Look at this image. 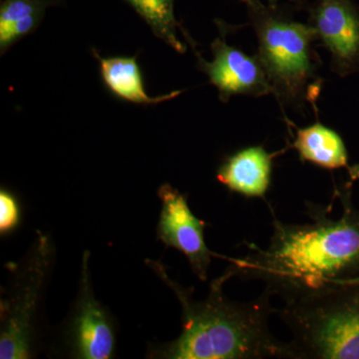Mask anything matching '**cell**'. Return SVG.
Returning a JSON list of instances; mask_svg holds the SVG:
<instances>
[{
  "label": "cell",
  "mask_w": 359,
  "mask_h": 359,
  "mask_svg": "<svg viewBox=\"0 0 359 359\" xmlns=\"http://www.w3.org/2000/svg\"><path fill=\"white\" fill-rule=\"evenodd\" d=\"M309 25L330 54V68L339 77L359 73V7L354 0H316L309 7Z\"/></svg>",
  "instance_id": "cell-7"
},
{
  "label": "cell",
  "mask_w": 359,
  "mask_h": 359,
  "mask_svg": "<svg viewBox=\"0 0 359 359\" xmlns=\"http://www.w3.org/2000/svg\"><path fill=\"white\" fill-rule=\"evenodd\" d=\"M94 57L100 65V74L104 84L113 95L122 100L139 105H157L176 98L183 91L170 92L157 97H151L146 93L140 66L137 55L131 57L115 56L102 57L96 49L92 50Z\"/></svg>",
  "instance_id": "cell-11"
},
{
  "label": "cell",
  "mask_w": 359,
  "mask_h": 359,
  "mask_svg": "<svg viewBox=\"0 0 359 359\" xmlns=\"http://www.w3.org/2000/svg\"><path fill=\"white\" fill-rule=\"evenodd\" d=\"M245 4L259 42L257 57L278 103L299 110L306 101L316 104L320 90V84L311 83L316 82L318 67L316 29L292 20L280 6H266L261 0Z\"/></svg>",
  "instance_id": "cell-4"
},
{
  "label": "cell",
  "mask_w": 359,
  "mask_h": 359,
  "mask_svg": "<svg viewBox=\"0 0 359 359\" xmlns=\"http://www.w3.org/2000/svg\"><path fill=\"white\" fill-rule=\"evenodd\" d=\"M292 359H359V280L330 283L283 299Z\"/></svg>",
  "instance_id": "cell-3"
},
{
  "label": "cell",
  "mask_w": 359,
  "mask_h": 359,
  "mask_svg": "<svg viewBox=\"0 0 359 359\" xmlns=\"http://www.w3.org/2000/svg\"><path fill=\"white\" fill-rule=\"evenodd\" d=\"M50 243L40 235L27 261L1 299L0 358L26 359L32 355L33 318L50 263Z\"/></svg>",
  "instance_id": "cell-5"
},
{
  "label": "cell",
  "mask_w": 359,
  "mask_h": 359,
  "mask_svg": "<svg viewBox=\"0 0 359 359\" xmlns=\"http://www.w3.org/2000/svg\"><path fill=\"white\" fill-rule=\"evenodd\" d=\"M65 0H2L0 6V52L6 53L13 44L32 34L43 20L49 7Z\"/></svg>",
  "instance_id": "cell-13"
},
{
  "label": "cell",
  "mask_w": 359,
  "mask_h": 359,
  "mask_svg": "<svg viewBox=\"0 0 359 359\" xmlns=\"http://www.w3.org/2000/svg\"><path fill=\"white\" fill-rule=\"evenodd\" d=\"M240 1L244 2V4H247V2L252 1V0H240ZM266 1L269 2V6H278L280 0H266ZM287 1L299 7H302L304 6V4H306L304 0H287Z\"/></svg>",
  "instance_id": "cell-16"
},
{
  "label": "cell",
  "mask_w": 359,
  "mask_h": 359,
  "mask_svg": "<svg viewBox=\"0 0 359 359\" xmlns=\"http://www.w3.org/2000/svg\"><path fill=\"white\" fill-rule=\"evenodd\" d=\"M273 157L275 154H269L263 146L243 149L226 158L217 179L231 192L264 198L271 184Z\"/></svg>",
  "instance_id": "cell-10"
},
{
  "label": "cell",
  "mask_w": 359,
  "mask_h": 359,
  "mask_svg": "<svg viewBox=\"0 0 359 359\" xmlns=\"http://www.w3.org/2000/svg\"><path fill=\"white\" fill-rule=\"evenodd\" d=\"M344 212L328 217L325 208L308 205L311 222L285 224L273 219L268 249L248 244L249 254L228 259L231 276L261 280L283 299L330 283L359 280V209L351 187L339 192Z\"/></svg>",
  "instance_id": "cell-1"
},
{
  "label": "cell",
  "mask_w": 359,
  "mask_h": 359,
  "mask_svg": "<svg viewBox=\"0 0 359 359\" xmlns=\"http://www.w3.org/2000/svg\"><path fill=\"white\" fill-rule=\"evenodd\" d=\"M162 209L157 226L158 238L166 245L183 252L194 273L202 282L208 278L212 257L218 255L208 249L205 242V223L191 211L185 195L169 184L158 191Z\"/></svg>",
  "instance_id": "cell-8"
},
{
  "label": "cell",
  "mask_w": 359,
  "mask_h": 359,
  "mask_svg": "<svg viewBox=\"0 0 359 359\" xmlns=\"http://www.w3.org/2000/svg\"><path fill=\"white\" fill-rule=\"evenodd\" d=\"M216 22L221 34L211 44L214 55L212 62L204 60L196 50L195 42L188 33L185 32L184 36L197 56L198 67L218 89L219 100L228 102L235 95L262 97L273 94V88L257 55H248L241 49L226 43L224 36L226 25L223 21Z\"/></svg>",
  "instance_id": "cell-6"
},
{
  "label": "cell",
  "mask_w": 359,
  "mask_h": 359,
  "mask_svg": "<svg viewBox=\"0 0 359 359\" xmlns=\"http://www.w3.org/2000/svg\"><path fill=\"white\" fill-rule=\"evenodd\" d=\"M150 26L155 36L178 53H185L186 46L178 39L183 26L175 18V0H122Z\"/></svg>",
  "instance_id": "cell-14"
},
{
  "label": "cell",
  "mask_w": 359,
  "mask_h": 359,
  "mask_svg": "<svg viewBox=\"0 0 359 359\" xmlns=\"http://www.w3.org/2000/svg\"><path fill=\"white\" fill-rule=\"evenodd\" d=\"M292 147L299 152L302 161L321 168H348V154L341 137L320 122L297 129Z\"/></svg>",
  "instance_id": "cell-12"
},
{
  "label": "cell",
  "mask_w": 359,
  "mask_h": 359,
  "mask_svg": "<svg viewBox=\"0 0 359 359\" xmlns=\"http://www.w3.org/2000/svg\"><path fill=\"white\" fill-rule=\"evenodd\" d=\"M20 222V207L15 198L6 190L0 192V231L11 233Z\"/></svg>",
  "instance_id": "cell-15"
},
{
  "label": "cell",
  "mask_w": 359,
  "mask_h": 359,
  "mask_svg": "<svg viewBox=\"0 0 359 359\" xmlns=\"http://www.w3.org/2000/svg\"><path fill=\"white\" fill-rule=\"evenodd\" d=\"M88 250L82 259L81 280L73 321V340L78 358L108 359L114 354L115 337L107 313L97 302L90 280Z\"/></svg>",
  "instance_id": "cell-9"
},
{
  "label": "cell",
  "mask_w": 359,
  "mask_h": 359,
  "mask_svg": "<svg viewBox=\"0 0 359 359\" xmlns=\"http://www.w3.org/2000/svg\"><path fill=\"white\" fill-rule=\"evenodd\" d=\"M146 264L173 290L182 306V334L152 354L165 359L290 358L287 344L278 341L269 332V318L278 309L271 304L268 290L248 302L231 301L223 285L233 278L224 271L212 283L204 301H195L193 292L168 275L161 262Z\"/></svg>",
  "instance_id": "cell-2"
}]
</instances>
